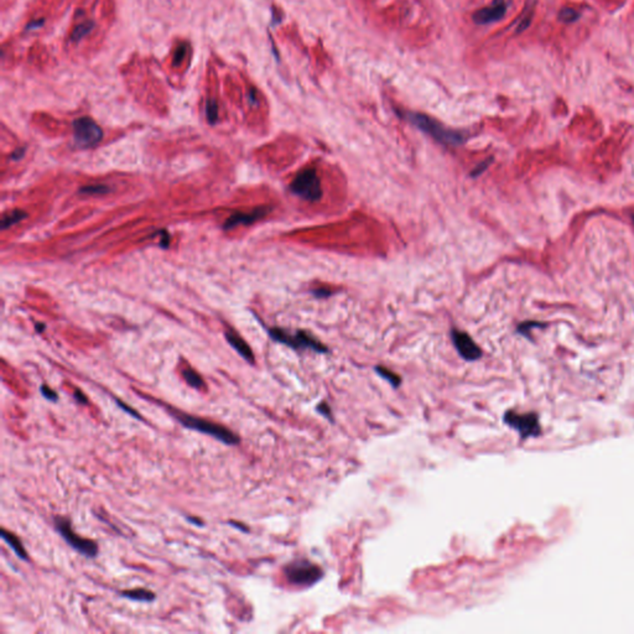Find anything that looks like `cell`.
Instances as JSON below:
<instances>
[{"label":"cell","mask_w":634,"mask_h":634,"mask_svg":"<svg viewBox=\"0 0 634 634\" xmlns=\"http://www.w3.org/2000/svg\"><path fill=\"white\" fill-rule=\"evenodd\" d=\"M166 407H168V412L171 414V416H174L184 428L201 432V434L208 435V436L213 437L217 441L222 442V444L227 446H235L241 444V437L234 431L223 426L222 424L214 423V421L208 420V419H203L200 418V416L184 413L181 410L174 409L170 405H166Z\"/></svg>","instance_id":"6da1fadb"},{"label":"cell","mask_w":634,"mask_h":634,"mask_svg":"<svg viewBox=\"0 0 634 634\" xmlns=\"http://www.w3.org/2000/svg\"><path fill=\"white\" fill-rule=\"evenodd\" d=\"M404 117L412 123L414 127L420 129L421 131L428 134L440 144L448 145V146H460L467 140V136L463 133L446 128L444 124L437 122L436 119L423 114V113L408 112L405 113Z\"/></svg>","instance_id":"7a4b0ae2"},{"label":"cell","mask_w":634,"mask_h":634,"mask_svg":"<svg viewBox=\"0 0 634 634\" xmlns=\"http://www.w3.org/2000/svg\"><path fill=\"white\" fill-rule=\"evenodd\" d=\"M289 584L297 587H311L321 581L324 570L307 559H295L287 563L283 569Z\"/></svg>","instance_id":"3957f363"},{"label":"cell","mask_w":634,"mask_h":634,"mask_svg":"<svg viewBox=\"0 0 634 634\" xmlns=\"http://www.w3.org/2000/svg\"><path fill=\"white\" fill-rule=\"evenodd\" d=\"M53 525H55L56 531L60 534L61 538L67 542L68 546H71L72 549L76 550L77 552L86 556V558H97L99 551L98 544H97L95 540L82 538L78 534L74 533L73 528H72V522L69 518L62 517V515H56L53 518Z\"/></svg>","instance_id":"277c9868"},{"label":"cell","mask_w":634,"mask_h":634,"mask_svg":"<svg viewBox=\"0 0 634 634\" xmlns=\"http://www.w3.org/2000/svg\"><path fill=\"white\" fill-rule=\"evenodd\" d=\"M268 332H269L271 340H274L278 343H281V345H285L287 347L295 349V351L310 349V351L316 352V353H329V348L324 343L320 342L316 337H313L311 333L306 331L299 330L296 333L292 335V333L287 332L286 330L274 327V329H270Z\"/></svg>","instance_id":"5b68a950"},{"label":"cell","mask_w":634,"mask_h":634,"mask_svg":"<svg viewBox=\"0 0 634 634\" xmlns=\"http://www.w3.org/2000/svg\"><path fill=\"white\" fill-rule=\"evenodd\" d=\"M290 191L308 202H317L322 197V186L315 168H306L295 176Z\"/></svg>","instance_id":"8992f818"},{"label":"cell","mask_w":634,"mask_h":634,"mask_svg":"<svg viewBox=\"0 0 634 634\" xmlns=\"http://www.w3.org/2000/svg\"><path fill=\"white\" fill-rule=\"evenodd\" d=\"M504 424L514 429L523 440L536 437L540 434L539 418L535 413L520 414L514 410H508L503 415Z\"/></svg>","instance_id":"52a82bcc"},{"label":"cell","mask_w":634,"mask_h":634,"mask_svg":"<svg viewBox=\"0 0 634 634\" xmlns=\"http://www.w3.org/2000/svg\"><path fill=\"white\" fill-rule=\"evenodd\" d=\"M73 138L77 146L87 149L96 146L102 140L103 130L92 118L82 117L73 122Z\"/></svg>","instance_id":"ba28073f"},{"label":"cell","mask_w":634,"mask_h":634,"mask_svg":"<svg viewBox=\"0 0 634 634\" xmlns=\"http://www.w3.org/2000/svg\"><path fill=\"white\" fill-rule=\"evenodd\" d=\"M451 340L456 351L462 359L467 362H474L482 357V349L478 347L473 338L468 333L460 331L457 329L451 330Z\"/></svg>","instance_id":"9c48e42d"},{"label":"cell","mask_w":634,"mask_h":634,"mask_svg":"<svg viewBox=\"0 0 634 634\" xmlns=\"http://www.w3.org/2000/svg\"><path fill=\"white\" fill-rule=\"evenodd\" d=\"M507 13V3L504 0H496L490 7L482 8L472 15V19L478 25H488L502 20Z\"/></svg>","instance_id":"30bf717a"},{"label":"cell","mask_w":634,"mask_h":634,"mask_svg":"<svg viewBox=\"0 0 634 634\" xmlns=\"http://www.w3.org/2000/svg\"><path fill=\"white\" fill-rule=\"evenodd\" d=\"M270 209H271L270 207H259V208H255L252 212H248V213L238 212V213L232 214V216L225 221L224 228L225 229H230V228L237 227V225L239 224H252V223L259 221V219H262L263 217L267 216V214L270 212Z\"/></svg>","instance_id":"8fae6325"},{"label":"cell","mask_w":634,"mask_h":634,"mask_svg":"<svg viewBox=\"0 0 634 634\" xmlns=\"http://www.w3.org/2000/svg\"><path fill=\"white\" fill-rule=\"evenodd\" d=\"M225 340H227V342L232 346V348H234L247 362H249L251 364H254L255 358H254L253 351H252V348L249 347L248 343H247L246 341L241 337V336L232 331H229V332L227 331L225 332Z\"/></svg>","instance_id":"7c38bea8"},{"label":"cell","mask_w":634,"mask_h":634,"mask_svg":"<svg viewBox=\"0 0 634 634\" xmlns=\"http://www.w3.org/2000/svg\"><path fill=\"white\" fill-rule=\"evenodd\" d=\"M0 535H2L3 540L7 542L8 546H9L10 549L15 552V555L18 556L20 560H24V561L29 560L28 551H26L25 546H24L23 541H21V539L19 538V536H16L14 533L8 531L7 529H4V528H3L2 531H0Z\"/></svg>","instance_id":"4fadbf2b"},{"label":"cell","mask_w":634,"mask_h":634,"mask_svg":"<svg viewBox=\"0 0 634 634\" xmlns=\"http://www.w3.org/2000/svg\"><path fill=\"white\" fill-rule=\"evenodd\" d=\"M119 596L123 598H128V600H130V601H135V602L149 603L156 600V595H155L152 591L146 590V588H143V587L122 591V592H119Z\"/></svg>","instance_id":"5bb4252c"},{"label":"cell","mask_w":634,"mask_h":634,"mask_svg":"<svg viewBox=\"0 0 634 634\" xmlns=\"http://www.w3.org/2000/svg\"><path fill=\"white\" fill-rule=\"evenodd\" d=\"M182 377H184L185 381L193 389H197V390H201L206 386L205 380L203 378L201 377V374H198L195 369L192 368H185L182 370Z\"/></svg>","instance_id":"9a60e30c"},{"label":"cell","mask_w":634,"mask_h":634,"mask_svg":"<svg viewBox=\"0 0 634 634\" xmlns=\"http://www.w3.org/2000/svg\"><path fill=\"white\" fill-rule=\"evenodd\" d=\"M374 370L380 378H383L384 380L388 381V383L390 384L394 389H398L400 385H402V383H403L402 377L398 375L397 373H394L393 370L388 369V368L383 367V365H377V367L374 368Z\"/></svg>","instance_id":"2e32d148"},{"label":"cell","mask_w":634,"mask_h":634,"mask_svg":"<svg viewBox=\"0 0 634 634\" xmlns=\"http://www.w3.org/2000/svg\"><path fill=\"white\" fill-rule=\"evenodd\" d=\"M26 216L28 214L24 211H20V209H15V211L9 212V213H5L2 219V228L3 229H7V228L12 227V225L16 224V223L23 221Z\"/></svg>","instance_id":"e0dca14e"},{"label":"cell","mask_w":634,"mask_h":634,"mask_svg":"<svg viewBox=\"0 0 634 634\" xmlns=\"http://www.w3.org/2000/svg\"><path fill=\"white\" fill-rule=\"evenodd\" d=\"M95 25H96V24L93 23V21H91V20L90 21H86V23L80 24V25L76 26V29H74V30L72 31L71 41L72 42H78L80 40H82L83 37L87 36V35L93 30Z\"/></svg>","instance_id":"ac0fdd59"},{"label":"cell","mask_w":634,"mask_h":634,"mask_svg":"<svg viewBox=\"0 0 634 634\" xmlns=\"http://www.w3.org/2000/svg\"><path fill=\"white\" fill-rule=\"evenodd\" d=\"M580 16H581V14L577 10L571 9V8H564L559 13V20L565 24H572L579 20Z\"/></svg>","instance_id":"d6986e66"},{"label":"cell","mask_w":634,"mask_h":634,"mask_svg":"<svg viewBox=\"0 0 634 634\" xmlns=\"http://www.w3.org/2000/svg\"><path fill=\"white\" fill-rule=\"evenodd\" d=\"M206 117L209 124H216L218 120V106L214 99H208L206 103Z\"/></svg>","instance_id":"ffe728a7"},{"label":"cell","mask_w":634,"mask_h":634,"mask_svg":"<svg viewBox=\"0 0 634 634\" xmlns=\"http://www.w3.org/2000/svg\"><path fill=\"white\" fill-rule=\"evenodd\" d=\"M316 412L320 414V415L324 416L325 419L330 421V423H335V418H333V413L331 407L329 405V403L326 402H321L317 404L316 407Z\"/></svg>","instance_id":"44dd1931"},{"label":"cell","mask_w":634,"mask_h":634,"mask_svg":"<svg viewBox=\"0 0 634 634\" xmlns=\"http://www.w3.org/2000/svg\"><path fill=\"white\" fill-rule=\"evenodd\" d=\"M109 191V189L104 185H92V186H86L82 187L80 190L81 193H86V195H104Z\"/></svg>","instance_id":"7402d4cb"},{"label":"cell","mask_w":634,"mask_h":634,"mask_svg":"<svg viewBox=\"0 0 634 634\" xmlns=\"http://www.w3.org/2000/svg\"><path fill=\"white\" fill-rule=\"evenodd\" d=\"M40 393H41V395L44 397L46 400H48V402L56 403L58 400V394L56 393V390H53L52 388H50V386L46 385V384H42V385L40 386Z\"/></svg>","instance_id":"603a6c76"},{"label":"cell","mask_w":634,"mask_h":634,"mask_svg":"<svg viewBox=\"0 0 634 634\" xmlns=\"http://www.w3.org/2000/svg\"><path fill=\"white\" fill-rule=\"evenodd\" d=\"M115 403H117V405L123 410V412L129 414L130 416H133V418L136 419V420H143V416L140 415V413L136 412V410L134 409V408H131L130 405L125 404L124 402H122V400H119V399H115Z\"/></svg>","instance_id":"cb8c5ba5"},{"label":"cell","mask_w":634,"mask_h":634,"mask_svg":"<svg viewBox=\"0 0 634 634\" xmlns=\"http://www.w3.org/2000/svg\"><path fill=\"white\" fill-rule=\"evenodd\" d=\"M187 52V44L186 42H181L175 51V55H174V64H177L181 62L184 60L185 55Z\"/></svg>","instance_id":"d4e9b609"},{"label":"cell","mask_w":634,"mask_h":634,"mask_svg":"<svg viewBox=\"0 0 634 634\" xmlns=\"http://www.w3.org/2000/svg\"><path fill=\"white\" fill-rule=\"evenodd\" d=\"M492 160H493V158H487V160H485V161H482V163H481V164H478V165L476 166L473 170L471 171L469 176H471V177H478V176H480V175H482L486 170H487L488 166L491 165Z\"/></svg>","instance_id":"484cf974"},{"label":"cell","mask_w":634,"mask_h":634,"mask_svg":"<svg viewBox=\"0 0 634 634\" xmlns=\"http://www.w3.org/2000/svg\"><path fill=\"white\" fill-rule=\"evenodd\" d=\"M311 292H312L313 296L317 297V299H326V297H330L333 294L332 289H330V287H325V286L316 287V289H313Z\"/></svg>","instance_id":"4316f807"},{"label":"cell","mask_w":634,"mask_h":634,"mask_svg":"<svg viewBox=\"0 0 634 634\" xmlns=\"http://www.w3.org/2000/svg\"><path fill=\"white\" fill-rule=\"evenodd\" d=\"M73 399L76 400L80 405H88V403H90L87 395H86V394L78 388H76L73 390Z\"/></svg>","instance_id":"83f0119b"},{"label":"cell","mask_w":634,"mask_h":634,"mask_svg":"<svg viewBox=\"0 0 634 634\" xmlns=\"http://www.w3.org/2000/svg\"><path fill=\"white\" fill-rule=\"evenodd\" d=\"M544 326L542 324H538V322H525V324L519 325L518 327V332L522 333V335H528L529 330L534 329V327H541Z\"/></svg>","instance_id":"f1b7e54d"},{"label":"cell","mask_w":634,"mask_h":634,"mask_svg":"<svg viewBox=\"0 0 634 634\" xmlns=\"http://www.w3.org/2000/svg\"><path fill=\"white\" fill-rule=\"evenodd\" d=\"M228 524H229L230 526H233V528L238 529V530L242 531V533H249V531H251V529H249V526L247 525V524L237 522V520H229Z\"/></svg>","instance_id":"f546056e"},{"label":"cell","mask_w":634,"mask_h":634,"mask_svg":"<svg viewBox=\"0 0 634 634\" xmlns=\"http://www.w3.org/2000/svg\"><path fill=\"white\" fill-rule=\"evenodd\" d=\"M44 21H45L44 19H39V20H34V21H31V23H29L28 25H26L25 30H34V29L40 28V26L44 25Z\"/></svg>","instance_id":"4dcf8cb0"},{"label":"cell","mask_w":634,"mask_h":634,"mask_svg":"<svg viewBox=\"0 0 634 634\" xmlns=\"http://www.w3.org/2000/svg\"><path fill=\"white\" fill-rule=\"evenodd\" d=\"M186 520L195 526H201V528H202V526L205 525V522L198 517H187Z\"/></svg>","instance_id":"1f68e13d"},{"label":"cell","mask_w":634,"mask_h":634,"mask_svg":"<svg viewBox=\"0 0 634 634\" xmlns=\"http://www.w3.org/2000/svg\"><path fill=\"white\" fill-rule=\"evenodd\" d=\"M23 152H24V149L15 150L14 155H12V158H20L21 156H23Z\"/></svg>","instance_id":"d6a6232c"},{"label":"cell","mask_w":634,"mask_h":634,"mask_svg":"<svg viewBox=\"0 0 634 634\" xmlns=\"http://www.w3.org/2000/svg\"><path fill=\"white\" fill-rule=\"evenodd\" d=\"M249 99H251L252 103H257V96H255L254 90H251V92H249Z\"/></svg>","instance_id":"836d02e7"},{"label":"cell","mask_w":634,"mask_h":634,"mask_svg":"<svg viewBox=\"0 0 634 634\" xmlns=\"http://www.w3.org/2000/svg\"><path fill=\"white\" fill-rule=\"evenodd\" d=\"M44 329H45V325H40V326L39 325H36V332L41 333L42 331H44Z\"/></svg>","instance_id":"e575fe53"}]
</instances>
